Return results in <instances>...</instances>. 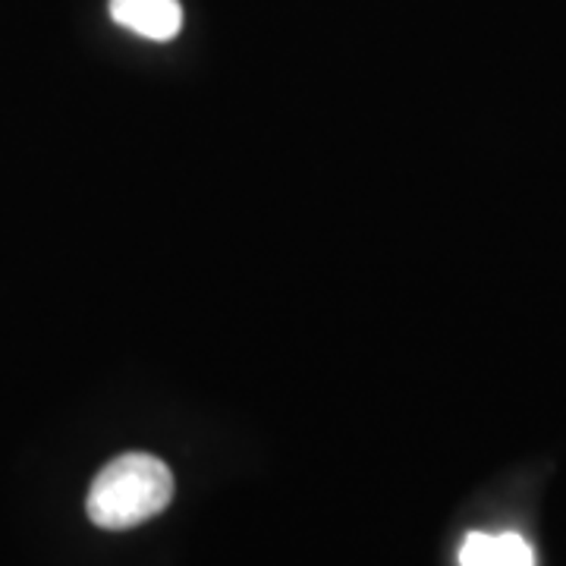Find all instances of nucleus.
I'll list each match as a JSON object with an SVG mask.
<instances>
[{
	"label": "nucleus",
	"instance_id": "f03ea898",
	"mask_svg": "<svg viewBox=\"0 0 566 566\" xmlns=\"http://www.w3.org/2000/svg\"><path fill=\"white\" fill-rule=\"evenodd\" d=\"M111 17L142 39L170 41L180 32L182 7L180 0H111Z\"/></svg>",
	"mask_w": 566,
	"mask_h": 566
},
{
	"label": "nucleus",
	"instance_id": "7ed1b4c3",
	"mask_svg": "<svg viewBox=\"0 0 566 566\" xmlns=\"http://www.w3.org/2000/svg\"><path fill=\"white\" fill-rule=\"evenodd\" d=\"M460 566H535V554L523 535L472 532L460 547Z\"/></svg>",
	"mask_w": 566,
	"mask_h": 566
},
{
	"label": "nucleus",
	"instance_id": "f257e3e1",
	"mask_svg": "<svg viewBox=\"0 0 566 566\" xmlns=\"http://www.w3.org/2000/svg\"><path fill=\"white\" fill-rule=\"evenodd\" d=\"M174 497L170 469L151 453H123L104 465L88 488V520L107 532L142 526Z\"/></svg>",
	"mask_w": 566,
	"mask_h": 566
}]
</instances>
